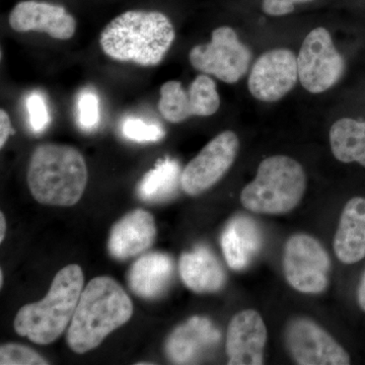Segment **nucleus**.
Segmentation results:
<instances>
[{
    "label": "nucleus",
    "instance_id": "nucleus-1",
    "mask_svg": "<svg viewBox=\"0 0 365 365\" xmlns=\"http://www.w3.org/2000/svg\"><path fill=\"white\" fill-rule=\"evenodd\" d=\"M176 38L174 26L160 11H128L110 21L100 46L110 58L155 66L165 58Z\"/></svg>",
    "mask_w": 365,
    "mask_h": 365
},
{
    "label": "nucleus",
    "instance_id": "nucleus-2",
    "mask_svg": "<svg viewBox=\"0 0 365 365\" xmlns=\"http://www.w3.org/2000/svg\"><path fill=\"white\" fill-rule=\"evenodd\" d=\"M133 314L131 299L123 287L107 276L93 278L83 288L67 332L72 351L83 354L98 347Z\"/></svg>",
    "mask_w": 365,
    "mask_h": 365
},
{
    "label": "nucleus",
    "instance_id": "nucleus-3",
    "mask_svg": "<svg viewBox=\"0 0 365 365\" xmlns=\"http://www.w3.org/2000/svg\"><path fill=\"white\" fill-rule=\"evenodd\" d=\"M26 180L38 202L73 206L85 192L88 168L76 148L64 144H41L31 157Z\"/></svg>",
    "mask_w": 365,
    "mask_h": 365
},
{
    "label": "nucleus",
    "instance_id": "nucleus-4",
    "mask_svg": "<svg viewBox=\"0 0 365 365\" xmlns=\"http://www.w3.org/2000/svg\"><path fill=\"white\" fill-rule=\"evenodd\" d=\"M83 272L76 264L60 270L45 299L21 307L14 330L39 345L51 344L71 323L83 290Z\"/></svg>",
    "mask_w": 365,
    "mask_h": 365
},
{
    "label": "nucleus",
    "instance_id": "nucleus-5",
    "mask_svg": "<svg viewBox=\"0 0 365 365\" xmlns=\"http://www.w3.org/2000/svg\"><path fill=\"white\" fill-rule=\"evenodd\" d=\"M307 178L302 165L285 155H274L260 163L256 178L241 194L245 208L261 215H284L304 197Z\"/></svg>",
    "mask_w": 365,
    "mask_h": 365
},
{
    "label": "nucleus",
    "instance_id": "nucleus-6",
    "mask_svg": "<svg viewBox=\"0 0 365 365\" xmlns=\"http://www.w3.org/2000/svg\"><path fill=\"white\" fill-rule=\"evenodd\" d=\"M189 59L197 71L235 83L248 71L252 53L232 28L220 26L213 31L210 42L190 51Z\"/></svg>",
    "mask_w": 365,
    "mask_h": 365
},
{
    "label": "nucleus",
    "instance_id": "nucleus-7",
    "mask_svg": "<svg viewBox=\"0 0 365 365\" xmlns=\"http://www.w3.org/2000/svg\"><path fill=\"white\" fill-rule=\"evenodd\" d=\"M300 83L312 93H324L342 78L345 61L325 28L314 29L302 43L297 56Z\"/></svg>",
    "mask_w": 365,
    "mask_h": 365
},
{
    "label": "nucleus",
    "instance_id": "nucleus-8",
    "mask_svg": "<svg viewBox=\"0 0 365 365\" xmlns=\"http://www.w3.org/2000/svg\"><path fill=\"white\" fill-rule=\"evenodd\" d=\"M331 260L318 240L309 235H292L285 245L283 270L297 292L319 294L328 287Z\"/></svg>",
    "mask_w": 365,
    "mask_h": 365
},
{
    "label": "nucleus",
    "instance_id": "nucleus-9",
    "mask_svg": "<svg viewBox=\"0 0 365 365\" xmlns=\"http://www.w3.org/2000/svg\"><path fill=\"white\" fill-rule=\"evenodd\" d=\"M160 93L158 111L170 123H181L193 116H212L220 109V98L215 81L206 74L197 76L188 90L180 81H167Z\"/></svg>",
    "mask_w": 365,
    "mask_h": 365
},
{
    "label": "nucleus",
    "instance_id": "nucleus-10",
    "mask_svg": "<svg viewBox=\"0 0 365 365\" xmlns=\"http://www.w3.org/2000/svg\"><path fill=\"white\" fill-rule=\"evenodd\" d=\"M239 148L235 132L218 134L182 170V190L188 195L196 196L215 186L232 167Z\"/></svg>",
    "mask_w": 365,
    "mask_h": 365
},
{
    "label": "nucleus",
    "instance_id": "nucleus-11",
    "mask_svg": "<svg viewBox=\"0 0 365 365\" xmlns=\"http://www.w3.org/2000/svg\"><path fill=\"white\" fill-rule=\"evenodd\" d=\"M290 355L297 364L347 365L348 353L324 329L309 319L290 322L285 334Z\"/></svg>",
    "mask_w": 365,
    "mask_h": 365
},
{
    "label": "nucleus",
    "instance_id": "nucleus-12",
    "mask_svg": "<svg viewBox=\"0 0 365 365\" xmlns=\"http://www.w3.org/2000/svg\"><path fill=\"white\" fill-rule=\"evenodd\" d=\"M297 78L294 53L288 49L270 50L261 55L252 68L250 93L262 102H276L294 88Z\"/></svg>",
    "mask_w": 365,
    "mask_h": 365
},
{
    "label": "nucleus",
    "instance_id": "nucleus-13",
    "mask_svg": "<svg viewBox=\"0 0 365 365\" xmlns=\"http://www.w3.org/2000/svg\"><path fill=\"white\" fill-rule=\"evenodd\" d=\"M9 26L19 33H45L57 40H69L76 30V21L66 9L48 2L26 0L14 7Z\"/></svg>",
    "mask_w": 365,
    "mask_h": 365
},
{
    "label": "nucleus",
    "instance_id": "nucleus-14",
    "mask_svg": "<svg viewBox=\"0 0 365 365\" xmlns=\"http://www.w3.org/2000/svg\"><path fill=\"white\" fill-rule=\"evenodd\" d=\"M267 330L263 319L253 309L235 314L228 325L227 354L230 365L263 364Z\"/></svg>",
    "mask_w": 365,
    "mask_h": 365
},
{
    "label": "nucleus",
    "instance_id": "nucleus-15",
    "mask_svg": "<svg viewBox=\"0 0 365 365\" xmlns=\"http://www.w3.org/2000/svg\"><path fill=\"white\" fill-rule=\"evenodd\" d=\"M157 235L155 218L148 211L136 209L113 227L108 250L117 260L135 257L150 248Z\"/></svg>",
    "mask_w": 365,
    "mask_h": 365
},
{
    "label": "nucleus",
    "instance_id": "nucleus-16",
    "mask_svg": "<svg viewBox=\"0 0 365 365\" xmlns=\"http://www.w3.org/2000/svg\"><path fill=\"white\" fill-rule=\"evenodd\" d=\"M220 339V331L210 319L196 316L173 331L165 343V353L173 364H190Z\"/></svg>",
    "mask_w": 365,
    "mask_h": 365
},
{
    "label": "nucleus",
    "instance_id": "nucleus-17",
    "mask_svg": "<svg viewBox=\"0 0 365 365\" xmlns=\"http://www.w3.org/2000/svg\"><path fill=\"white\" fill-rule=\"evenodd\" d=\"M174 273V262L169 255L146 254L140 257L129 270V287L139 297L155 299L165 294Z\"/></svg>",
    "mask_w": 365,
    "mask_h": 365
},
{
    "label": "nucleus",
    "instance_id": "nucleus-18",
    "mask_svg": "<svg viewBox=\"0 0 365 365\" xmlns=\"http://www.w3.org/2000/svg\"><path fill=\"white\" fill-rule=\"evenodd\" d=\"M336 256L342 263H357L365 257V199L348 201L334 240Z\"/></svg>",
    "mask_w": 365,
    "mask_h": 365
},
{
    "label": "nucleus",
    "instance_id": "nucleus-19",
    "mask_svg": "<svg viewBox=\"0 0 365 365\" xmlns=\"http://www.w3.org/2000/svg\"><path fill=\"white\" fill-rule=\"evenodd\" d=\"M182 282L196 294L215 292L225 285V273L222 264L205 247H198L180 259Z\"/></svg>",
    "mask_w": 365,
    "mask_h": 365
},
{
    "label": "nucleus",
    "instance_id": "nucleus-20",
    "mask_svg": "<svg viewBox=\"0 0 365 365\" xmlns=\"http://www.w3.org/2000/svg\"><path fill=\"white\" fill-rule=\"evenodd\" d=\"M220 242L227 265L235 271L244 270L261 249L260 230L253 220L237 216L223 230Z\"/></svg>",
    "mask_w": 365,
    "mask_h": 365
},
{
    "label": "nucleus",
    "instance_id": "nucleus-21",
    "mask_svg": "<svg viewBox=\"0 0 365 365\" xmlns=\"http://www.w3.org/2000/svg\"><path fill=\"white\" fill-rule=\"evenodd\" d=\"M182 173L176 160L167 158L157 163L141 182L137 193L145 202L158 203L169 200L182 185Z\"/></svg>",
    "mask_w": 365,
    "mask_h": 365
},
{
    "label": "nucleus",
    "instance_id": "nucleus-22",
    "mask_svg": "<svg viewBox=\"0 0 365 365\" xmlns=\"http://www.w3.org/2000/svg\"><path fill=\"white\" fill-rule=\"evenodd\" d=\"M330 144L334 157L340 162H356L365 167V122L338 120L331 127Z\"/></svg>",
    "mask_w": 365,
    "mask_h": 365
},
{
    "label": "nucleus",
    "instance_id": "nucleus-23",
    "mask_svg": "<svg viewBox=\"0 0 365 365\" xmlns=\"http://www.w3.org/2000/svg\"><path fill=\"white\" fill-rule=\"evenodd\" d=\"M100 100L91 88L79 91L76 98V121L83 131H93L100 124Z\"/></svg>",
    "mask_w": 365,
    "mask_h": 365
},
{
    "label": "nucleus",
    "instance_id": "nucleus-24",
    "mask_svg": "<svg viewBox=\"0 0 365 365\" xmlns=\"http://www.w3.org/2000/svg\"><path fill=\"white\" fill-rule=\"evenodd\" d=\"M123 135L129 140L135 143H158L165 135L160 125L146 123L138 118H128L122 126Z\"/></svg>",
    "mask_w": 365,
    "mask_h": 365
},
{
    "label": "nucleus",
    "instance_id": "nucleus-25",
    "mask_svg": "<svg viewBox=\"0 0 365 365\" xmlns=\"http://www.w3.org/2000/svg\"><path fill=\"white\" fill-rule=\"evenodd\" d=\"M29 114V124L34 133H42L51 122L45 96L39 91H34L26 101Z\"/></svg>",
    "mask_w": 365,
    "mask_h": 365
},
{
    "label": "nucleus",
    "instance_id": "nucleus-26",
    "mask_svg": "<svg viewBox=\"0 0 365 365\" xmlns=\"http://www.w3.org/2000/svg\"><path fill=\"white\" fill-rule=\"evenodd\" d=\"M0 364L1 365H44L47 360L26 346L6 344L0 348Z\"/></svg>",
    "mask_w": 365,
    "mask_h": 365
},
{
    "label": "nucleus",
    "instance_id": "nucleus-27",
    "mask_svg": "<svg viewBox=\"0 0 365 365\" xmlns=\"http://www.w3.org/2000/svg\"><path fill=\"white\" fill-rule=\"evenodd\" d=\"M313 0H263V11L269 16H280L292 13L295 4H306Z\"/></svg>",
    "mask_w": 365,
    "mask_h": 365
},
{
    "label": "nucleus",
    "instance_id": "nucleus-28",
    "mask_svg": "<svg viewBox=\"0 0 365 365\" xmlns=\"http://www.w3.org/2000/svg\"><path fill=\"white\" fill-rule=\"evenodd\" d=\"M14 133L9 114L4 109L0 110V148H4L9 135Z\"/></svg>",
    "mask_w": 365,
    "mask_h": 365
},
{
    "label": "nucleus",
    "instance_id": "nucleus-29",
    "mask_svg": "<svg viewBox=\"0 0 365 365\" xmlns=\"http://www.w3.org/2000/svg\"><path fill=\"white\" fill-rule=\"evenodd\" d=\"M359 304L362 311L365 312V273L362 276L359 287Z\"/></svg>",
    "mask_w": 365,
    "mask_h": 365
},
{
    "label": "nucleus",
    "instance_id": "nucleus-30",
    "mask_svg": "<svg viewBox=\"0 0 365 365\" xmlns=\"http://www.w3.org/2000/svg\"><path fill=\"white\" fill-rule=\"evenodd\" d=\"M0 242H4V235H6V222L4 213H0Z\"/></svg>",
    "mask_w": 365,
    "mask_h": 365
},
{
    "label": "nucleus",
    "instance_id": "nucleus-31",
    "mask_svg": "<svg viewBox=\"0 0 365 365\" xmlns=\"http://www.w3.org/2000/svg\"><path fill=\"white\" fill-rule=\"evenodd\" d=\"M2 283H4V273H2V271H0V284H1V287Z\"/></svg>",
    "mask_w": 365,
    "mask_h": 365
}]
</instances>
